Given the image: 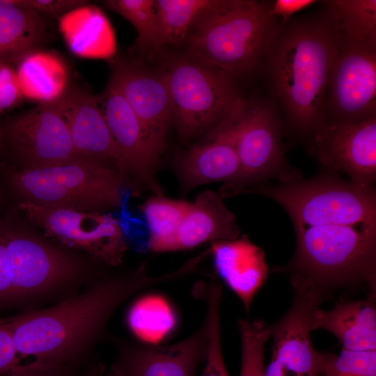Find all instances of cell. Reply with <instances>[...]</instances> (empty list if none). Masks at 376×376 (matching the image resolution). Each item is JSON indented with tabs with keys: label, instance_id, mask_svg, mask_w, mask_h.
I'll use <instances>...</instances> for the list:
<instances>
[{
	"label": "cell",
	"instance_id": "6da1fadb",
	"mask_svg": "<svg viewBox=\"0 0 376 376\" xmlns=\"http://www.w3.org/2000/svg\"><path fill=\"white\" fill-rule=\"evenodd\" d=\"M184 276L181 268L151 276L141 266L105 279L84 293L43 310L7 318L19 356L49 365H74L78 354L104 328L116 308L134 294Z\"/></svg>",
	"mask_w": 376,
	"mask_h": 376
},
{
	"label": "cell",
	"instance_id": "7a4b0ae2",
	"mask_svg": "<svg viewBox=\"0 0 376 376\" xmlns=\"http://www.w3.org/2000/svg\"><path fill=\"white\" fill-rule=\"evenodd\" d=\"M340 36L326 10L282 25L262 70L290 127L311 137L324 121V104Z\"/></svg>",
	"mask_w": 376,
	"mask_h": 376
},
{
	"label": "cell",
	"instance_id": "3957f363",
	"mask_svg": "<svg viewBox=\"0 0 376 376\" xmlns=\"http://www.w3.org/2000/svg\"><path fill=\"white\" fill-rule=\"evenodd\" d=\"M269 2L222 0L204 13L186 40L189 57L231 77L261 71L282 24L269 13Z\"/></svg>",
	"mask_w": 376,
	"mask_h": 376
},
{
	"label": "cell",
	"instance_id": "277c9868",
	"mask_svg": "<svg viewBox=\"0 0 376 376\" xmlns=\"http://www.w3.org/2000/svg\"><path fill=\"white\" fill-rule=\"evenodd\" d=\"M295 231V254L278 272L313 283L324 297L360 284L376 293V225L329 224Z\"/></svg>",
	"mask_w": 376,
	"mask_h": 376
},
{
	"label": "cell",
	"instance_id": "5b68a950",
	"mask_svg": "<svg viewBox=\"0 0 376 376\" xmlns=\"http://www.w3.org/2000/svg\"><path fill=\"white\" fill-rule=\"evenodd\" d=\"M279 204L294 228L325 226L376 225L374 187H361L335 173L278 185L261 183L245 189Z\"/></svg>",
	"mask_w": 376,
	"mask_h": 376
},
{
	"label": "cell",
	"instance_id": "8992f818",
	"mask_svg": "<svg viewBox=\"0 0 376 376\" xmlns=\"http://www.w3.org/2000/svg\"><path fill=\"white\" fill-rule=\"evenodd\" d=\"M170 97L173 121L184 138L207 132L210 136L231 125L243 109L233 78L191 57L171 60L162 72Z\"/></svg>",
	"mask_w": 376,
	"mask_h": 376
},
{
	"label": "cell",
	"instance_id": "52a82bcc",
	"mask_svg": "<svg viewBox=\"0 0 376 376\" xmlns=\"http://www.w3.org/2000/svg\"><path fill=\"white\" fill-rule=\"evenodd\" d=\"M8 178L24 201L40 206L100 212L122 201L121 173L91 159L26 168L12 171Z\"/></svg>",
	"mask_w": 376,
	"mask_h": 376
},
{
	"label": "cell",
	"instance_id": "ba28073f",
	"mask_svg": "<svg viewBox=\"0 0 376 376\" xmlns=\"http://www.w3.org/2000/svg\"><path fill=\"white\" fill-rule=\"evenodd\" d=\"M240 161V173L233 185H224L221 195L234 196L272 179L279 183L302 178L285 157L281 125L274 102H245L230 125Z\"/></svg>",
	"mask_w": 376,
	"mask_h": 376
},
{
	"label": "cell",
	"instance_id": "9c48e42d",
	"mask_svg": "<svg viewBox=\"0 0 376 376\" xmlns=\"http://www.w3.org/2000/svg\"><path fill=\"white\" fill-rule=\"evenodd\" d=\"M292 304L276 323L271 325L273 337L271 361L266 376H323L327 354L314 348L311 320L324 299L313 283L290 277Z\"/></svg>",
	"mask_w": 376,
	"mask_h": 376
},
{
	"label": "cell",
	"instance_id": "30bf717a",
	"mask_svg": "<svg viewBox=\"0 0 376 376\" xmlns=\"http://www.w3.org/2000/svg\"><path fill=\"white\" fill-rule=\"evenodd\" d=\"M373 116H376V43L340 36L328 84L324 121L356 123Z\"/></svg>",
	"mask_w": 376,
	"mask_h": 376
},
{
	"label": "cell",
	"instance_id": "8fae6325",
	"mask_svg": "<svg viewBox=\"0 0 376 376\" xmlns=\"http://www.w3.org/2000/svg\"><path fill=\"white\" fill-rule=\"evenodd\" d=\"M18 208L47 235L109 265L121 263L127 243L118 221L112 217L97 212L44 207L27 201L19 203Z\"/></svg>",
	"mask_w": 376,
	"mask_h": 376
},
{
	"label": "cell",
	"instance_id": "7c38bea8",
	"mask_svg": "<svg viewBox=\"0 0 376 376\" xmlns=\"http://www.w3.org/2000/svg\"><path fill=\"white\" fill-rule=\"evenodd\" d=\"M321 165L346 173L351 182L373 187L376 180V116L356 123L323 121L311 136Z\"/></svg>",
	"mask_w": 376,
	"mask_h": 376
},
{
	"label": "cell",
	"instance_id": "4fadbf2b",
	"mask_svg": "<svg viewBox=\"0 0 376 376\" xmlns=\"http://www.w3.org/2000/svg\"><path fill=\"white\" fill-rule=\"evenodd\" d=\"M110 80L136 113L152 152L159 159L173 121L170 97L162 72L118 58L111 63Z\"/></svg>",
	"mask_w": 376,
	"mask_h": 376
},
{
	"label": "cell",
	"instance_id": "5bb4252c",
	"mask_svg": "<svg viewBox=\"0 0 376 376\" xmlns=\"http://www.w3.org/2000/svg\"><path fill=\"white\" fill-rule=\"evenodd\" d=\"M7 266L17 300L55 289L78 272L74 260L29 237L1 233Z\"/></svg>",
	"mask_w": 376,
	"mask_h": 376
},
{
	"label": "cell",
	"instance_id": "9a60e30c",
	"mask_svg": "<svg viewBox=\"0 0 376 376\" xmlns=\"http://www.w3.org/2000/svg\"><path fill=\"white\" fill-rule=\"evenodd\" d=\"M6 133L15 150L29 164L26 168L81 158L74 150L65 120L51 102L40 103L10 120Z\"/></svg>",
	"mask_w": 376,
	"mask_h": 376
},
{
	"label": "cell",
	"instance_id": "2e32d148",
	"mask_svg": "<svg viewBox=\"0 0 376 376\" xmlns=\"http://www.w3.org/2000/svg\"><path fill=\"white\" fill-rule=\"evenodd\" d=\"M97 99L118 152L119 171L133 174L155 196H163L155 175L159 159L134 111L111 80Z\"/></svg>",
	"mask_w": 376,
	"mask_h": 376
},
{
	"label": "cell",
	"instance_id": "e0dca14e",
	"mask_svg": "<svg viewBox=\"0 0 376 376\" xmlns=\"http://www.w3.org/2000/svg\"><path fill=\"white\" fill-rule=\"evenodd\" d=\"M205 323L189 337L173 344H124L111 368L114 376H195L207 349Z\"/></svg>",
	"mask_w": 376,
	"mask_h": 376
},
{
	"label": "cell",
	"instance_id": "ac0fdd59",
	"mask_svg": "<svg viewBox=\"0 0 376 376\" xmlns=\"http://www.w3.org/2000/svg\"><path fill=\"white\" fill-rule=\"evenodd\" d=\"M51 103L65 120L78 157L104 164L109 160L119 171L118 152L96 95L81 88L69 86Z\"/></svg>",
	"mask_w": 376,
	"mask_h": 376
},
{
	"label": "cell",
	"instance_id": "d6986e66",
	"mask_svg": "<svg viewBox=\"0 0 376 376\" xmlns=\"http://www.w3.org/2000/svg\"><path fill=\"white\" fill-rule=\"evenodd\" d=\"M178 172L181 186L187 191L214 182L234 184L240 165L229 126L189 149L179 160Z\"/></svg>",
	"mask_w": 376,
	"mask_h": 376
},
{
	"label": "cell",
	"instance_id": "ffe728a7",
	"mask_svg": "<svg viewBox=\"0 0 376 376\" xmlns=\"http://www.w3.org/2000/svg\"><path fill=\"white\" fill-rule=\"evenodd\" d=\"M212 243L210 253L212 254L217 273L249 312L255 295L267 276L263 250L246 236Z\"/></svg>",
	"mask_w": 376,
	"mask_h": 376
},
{
	"label": "cell",
	"instance_id": "44dd1931",
	"mask_svg": "<svg viewBox=\"0 0 376 376\" xmlns=\"http://www.w3.org/2000/svg\"><path fill=\"white\" fill-rule=\"evenodd\" d=\"M220 193L205 190L198 194L177 232L173 251L189 249L207 242L238 238L236 217L225 205Z\"/></svg>",
	"mask_w": 376,
	"mask_h": 376
},
{
	"label": "cell",
	"instance_id": "7402d4cb",
	"mask_svg": "<svg viewBox=\"0 0 376 376\" xmlns=\"http://www.w3.org/2000/svg\"><path fill=\"white\" fill-rule=\"evenodd\" d=\"M376 293L369 292L361 300L342 301L329 311L317 309L311 329H324L333 334L343 350H376Z\"/></svg>",
	"mask_w": 376,
	"mask_h": 376
},
{
	"label": "cell",
	"instance_id": "603a6c76",
	"mask_svg": "<svg viewBox=\"0 0 376 376\" xmlns=\"http://www.w3.org/2000/svg\"><path fill=\"white\" fill-rule=\"evenodd\" d=\"M59 30L74 54L86 58L110 59L116 52L113 27L101 9L85 4L58 18Z\"/></svg>",
	"mask_w": 376,
	"mask_h": 376
},
{
	"label": "cell",
	"instance_id": "cb8c5ba5",
	"mask_svg": "<svg viewBox=\"0 0 376 376\" xmlns=\"http://www.w3.org/2000/svg\"><path fill=\"white\" fill-rule=\"evenodd\" d=\"M41 14L15 0H0V61L19 63L37 50L46 31Z\"/></svg>",
	"mask_w": 376,
	"mask_h": 376
},
{
	"label": "cell",
	"instance_id": "d4e9b609",
	"mask_svg": "<svg viewBox=\"0 0 376 376\" xmlns=\"http://www.w3.org/2000/svg\"><path fill=\"white\" fill-rule=\"evenodd\" d=\"M17 77L24 97L49 103L61 97L69 88V72L57 55L35 50L17 65Z\"/></svg>",
	"mask_w": 376,
	"mask_h": 376
},
{
	"label": "cell",
	"instance_id": "484cf974",
	"mask_svg": "<svg viewBox=\"0 0 376 376\" xmlns=\"http://www.w3.org/2000/svg\"><path fill=\"white\" fill-rule=\"evenodd\" d=\"M191 203L155 196L141 207L148 224V248L156 252L173 251L177 232Z\"/></svg>",
	"mask_w": 376,
	"mask_h": 376
},
{
	"label": "cell",
	"instance_id": "4316f807",
	"mask_svg": "<svg viewBox=\"0 0 376 376\" xmlns=\"http://www.w3.org/2000/svg\"><path fill=\"white\" fill-rule=\"evenodd\" d=\"M222 0H155L162 45L185 42L195 22Z\"/></svg>",
	"mask_w": 376,
	"mask_h": 376
},
{
	"label": "cell",
	"instance_id": "83f0119b",
	"mask_svg": "<svg viewBox=\"0 0 376 376\" xmlns=\"http://www.w3.org/2000/svg\"><path fill=\"white\" fill-rule=\"evenodd\" d=\"M326 12L343 38L376 43L375 0L324 1Z\"/></svg>",
	"mask_w": 376,
	"mask_h": 376
},
{
	"label": "cell",
	"instance_id": "f1b7e54d",
	"mask_svg": "<svg viewBox=\"0 0 376 376\" xmlns=\"http://www.w3.org/2000/svg\"><path fill=\"white\" fill-rule=\"evenodd\" d=\"M104 6L123 16L135 28L137 47L142 52L155 51L161 40L155 0H106Z\"/></svg>",
	"mask_w": 376,
	"mask_h": 376
},
{
	"label": "cell",
	"instance_id": "f546056e",
	"mask_svg": "<svg viewBox=\"0 0 376 376\" xmlns=\"http://www.w3.org/2000/svg\"><path fill=\"white\" fill-rule=\"evenodd\" d=\"M127 322L131 330L143 339H157L174 325L173 313L168 303L159 296H147L130 308Z\"/></svg>",
	"mask_w": 376,
	"mask_h": 376
},
{
	"label": "cell",
	"instance_id": "4dcf8cb0",
	"mask_svg": "<svg viewBox=\"0 0 376 376\" xmlns=\"http://www.w3.org/2000/svg\"><path fill=\"white\" fill-rule=\"evenodd\" d=\"M200 291L207 305L204 322L208 335L205 366L201 376H229L224 361L220 337L221 285L219 281L210 280Z\"/></svg>",
	"mask_w": 376,
	"mask_h": 376
},
{
	"label": "cell",
	"instance_id": "1f68e13d",
	"mask_svg": "<svg viewBox=\"0 0 376 376\" xmlns=\"http://www.w3.org/2000/svg\"><path fill=\"white\" fill-rule=\"evenodd\" d=\"M242 341L240 376H266L264 346L271 337V325L261 320L238 321Z\"/></svg>",
	"mask_w": 376,
	"mask_h": 376
},
{
	"label": "cell",
	"instance_id": "d6a6232c",
	"mask_svg": "<svg viewBox=\"0 0 376 376\" xmlns=\"http://www.w3.org/2000/svg\"><path fill=\"white\" fill-rule=\"evenodd\" d=\"M323 376H376V350L327 354Z\"/></svg>",
	"mask_w": 376,
	"mask_h": 376
},
{
	"label": "cell",
	"instance_id": "836d02e7",
	"mask_svg": "<svg viewBox=\"0 0 376 376\" xmlns=\"http://www.w3.org/2000/svg\"><path fill=\"white\" fill-rule=\"evenodd\" d=\"M23 97L16 70L12 65L0 61V112L14 107Z\"/></svg>",
	"mask_w": 376,
	"mask_h": 376
},
{
	"label": "cell",
	"instance_id": "e575fe53",
	"mask_svg": "<svg viewBox=\"0 0 376 376\" xmlns=\"http://www.w3.org/2000/svg\"><path fill=\"white\" fill-rule=\"evenodd\" d=\"M18 5L40 14L58 19L68 12L88 3L83 0H15Z\"/></svg>",
	"mask_w": 376,
	"mask_h": 376
},
{
	"label": "cell",
	"instance_id": "d590c367",
	"mask_svg": "<svg viewBox=\"0 0 376 376\" xmlns=\"http://www.w3.org/2000/svg\"><path fill=\"white\" fill-rule=\"evenodd\" d=\"M19 361V355L8 320L0 317V376L20 364Z\"/></svg>",
	"mask_w": 376,
	"mask_h": 376
},
{
	"label": "cell",
	"instance_id": "8d00e7d4",
	"mask_svg": "<svg viewBox=\"0 0 376 376\" xmlns=\"http://www.w3.org/2000/svg\"><path fill=\"white\" fill-rule=\"evenodd\" d=\"M74 365H49L32 361L25 365L19 364L1 376H73Z\"/></svg>",
	"mask_w": 376,
	"mask_h": 376
},
{
	"label": "cell",
	"instance_id": "74e56055",
	"mask_svg": "<svg viewBox=\"0 0 376 376\" xmlns=\"http://www.w3.org/2000/svg\"><path fill=\"white\" fill-rule=\"evenodd\" d=\"M316 2L313 0H276L270 3L269 13L283 25L294 14Z\"/></svg>",
	"mask_w": 376,
	"mask_h": 376
},
{
	"label": "cell",
	"instance_id": "f35d334b",
	"mask_svg": "<svg viewBox=\"0 0 376 376\" xmlns=\"http://www.w3.org/2000/svg\"><path fill=\"white\" fill-rule=\"evenodd\" d=\"M17 300L7 266L5 248L0 240V308Z\"/></svg>",
	"mask_w": 376,
	"mask_h": 376
},
{
	"label": "cell",
	"instance_id": "ab89813d",
	"mask_svg": "<svg viewBox=\"0 0 376 376\" xmlns=\"http://www.w3.org/2000/svg\"><path fill=\"white\" fill-rule=\"evenodd\" d=\"M84 376H114L111 371L107 372L102 366H97L88 370Z\"/></svg>",
	"mask_w": 376,
	"mask_h": 376
}]
</instances>
